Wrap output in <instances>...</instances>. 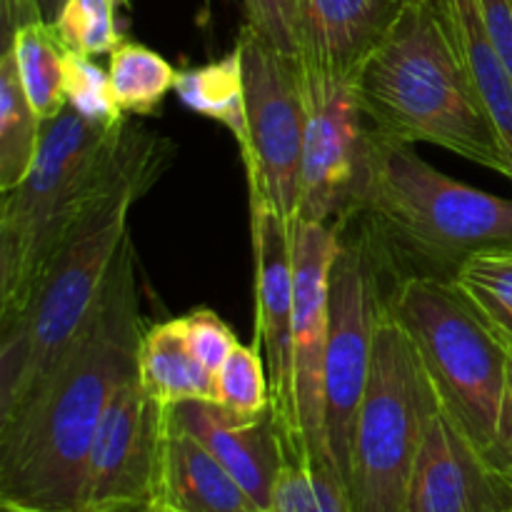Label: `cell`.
<instances>
[{"instance_id":"277c9868","label":"cell","mask_w":512,"mask_h":512,"mask_svg":"<svg viewBox=\"0 0 512 512\" xmlns=\"http://www.w3.org/2000/svg\"><path fill=\"white\" fill-rule=\"evenodd\" d=\"M165 165L138 170L95 205L48 260L23 308L0 323V418L38 388L98 308L130 238V210L153 188Z\"/></svg>"},{"instance_id":"5b68a950","label":"cell","mask_w":512,"mask_h":512,"mask_svg":"<svg viewBox=\"0 0 512 512\" xmlns=\"http://www.w3.org/2000/svg\"><path fill=\"white\" fill-rule=\"evenodd\" d=\"M353 213L368 215L390 248L453 273L473 255L512 248V200L440 173L373 128Z\"/></svg>"},{"instance_id":"ab89813d","label":"cell","mask_w":512,"mask_h":512,"mask_svg":"<svg viewBox=\"0 0 512 512\" xmlns=\"http://www.w3.org/2000/svg\"><path fill=\"white\" fill-rule=\"evenodd\" d=\"M205 3H208V0H205Z\"/></svg>"},{"instance_id":"d6a6232c","label":"cell","mask_w":512,"mask_h":512,"mask_svg":"<svg viewBox=\"0 0 512 512\" xmlns=\"http://www.w3.org/2000/svg\"><path fill=\"white\" fill-rule=\"evenodd\" d=\"M38 3V10H40V18L45 20V23L53 25L55 18H58L60 8H63L65 0H35Z\"/></svg>"},{"instance_id":"1f68e13d","label":"cell","mask_w":512,"mask_h":512,"mask_svg":"<svg viewBox=\"0 0 512 512\" xmlns=\"http://www.w3.org/2000/svg\"><path fill=\"white\" fill-rule=\"evenodd\" d=\"M498 450H500V465H503L512 455V345H508V368H505L503 403H500Z\"/></svg>"},{"instance_id":"836d02e7","label":"cell","mask_w":512,"mask_h":512,"mask_svg":"<svg viewBox=\"0 0 512 512\" xmlns=\"http://www.w3.org/2000/svg\"><path fill=\"white\" fill-rule=\"evenodd\" d=\"M115 512H153V505H135V508H120Z\"/></svg>"},{"instance_id":"603a6c76","label":"cell","mask_w":512,"mask_h":512,"mask_svg":"<svg viewBox=\"0 0 512 512\" xmlns=\"http://www.w3.org/2000/svg\"><path fill=\"white\" fill-rule=\"evenodd\" d=\"M108 75L115 105L125 115H153L178 80V70L158 50L133 40L110 53Z\"/></svg>"},{"instance_id":"7402d4cb","label":"cell","mask_w":512,"mask_h":512,"mask_svg":"<svg viewBox=\"0 0 512 512\" xmlns=\"http://www.w3.org/2000/svg\"><path fill=\"white\" fill-rule=\"evenodd\" d=\"M43 120L30 105L10 50H0V195L28 178L38 158Z\"/></svg>"},{"instance_id":"6da1fadb","label":"cell","mask_w":512,"mask_h":512,"mask_svg":"<svg viewBox=\"0 0 512 512\" xmlns=\"http://www.w3.org/2000/svg\"><path fill=\"white\" fill-rule=\"evenodd\" d=\"M145 328L128 238L78 338L38 388L0 418V508L80 512L95 430L113 390L135 375Z\"/></svg>"},{"instance_id":"52a82bcc","label":"cell","mask_w":512,"mask_h":512,"mask_svg":"<svg viewBox=\"0 0 512 512\" xmlns=\"http://www.w3.org/2000/svg\"><path fill=\"white\" fill-rule=\"evenodd\" d=\"M438 403L413 340L385 305L350 450L348 493L355 512H405L415 460Z\"/></svg>"},{"instance_id":"8d00e7d4","label":"cell","mask_w":512,"mask_h":512,"mask_svg":"<svg viewBox=\"0 0 512 512\" xmlns=\"http://www.w3.org/2000/svg\"><path fill=\"white\" fill-rule=\"evenodd\" d=\"M153 508H155V505H153ZM155 510H160V508H155ZM160 512H165V510H160Z\"/></svg>"},{"instance_id":"e0dca14e","label":"cell","mask_w":512,"mask_h":512,"mask_svg":"<svg viewBox=\"0 0 512 512\" xmlns=\"http://www.w3.org/2000/svg\"><path fill=\"white\" fill-rule=\"evenodd\" d=\"M408 0H303L298 58L353 78L403 13Z\"/></svg>"},{"instance_id":"8992f818","label":"cell","mask_w":512,"mask_h":512,"mask_svg":"<svg viewBox=\"0 0 512 512\" xmlns=\"http://www.w3.org/2000/svg\"><path fill=\"white\" fill-rule=\"evenodd\" d=\"M388 310L413 340L440 405L500 468L498 420L508 345L453 280L440 275L400 278Z\"/></svg>"},{"instance_id":"484cf974","label":"cell","mask_w":512,"mask_h":512,"mask_svg":"<svg viewBox=\"0 0 512 512\" xmlns=\"http://www.w3.org/2000/svg\"><path fill=\"white\" fill-rule=\"evenodd\" d=\"M213 400L245 420H258L273 413L268 363L258 345H235L223 368L215 373Z\"/></svg>"},{"instance_id":"7c38bea8","label":"cell","mask_w":512,"mask_h":512,"mask_svg":"<svg viewBox=\"0 0 512 512\" xmlns=\"http://www.w3.org/2000/svg\"><path fill=\"white\" fill-rule=\"evenodd\" d=\"M255 253V345L263 348L273 393V418L285 453H303L293 385L295 268L290 223L258 193H250Z\"/></svg>"},{"instance_id":"74e56055","label":"cell","mask_w":512,"mask_h":512,"mask_svg":"<svg viewBox=\"0 0 512 512\" xmlns=\"http://www.w3.org/2000/svg\"><path fill=\"white\" fill-rule=\"evenodd\" d=\"M153 512H160V510H155V508H153Z\"/></svg>"},{"instance_id":"9a60e30c","label":"cell","mask_w":512,"mask_h":512,"mask_svg":"<svg viewBox=\"0 0 512 512\" xmlns=\"http://www.w3.org/2000/svg\"><path fill=\"white\" fill-rule=\"evenodd\" d=\"M170 418L205 445L250 495L255 508L270 512L273 485L283 465V443L273 413L245 420L215 400H190L168 408Z\"/></svg>"},{"instance_id":"cb8c5ba5","label":"cell","mask_w":512,"mask_h":512,"mask_svg":"<svg viewBox=\"0 0 512 512\" xmlns=\"http://www.w3.org/2000/svg\"><path fill=\"white\" fill-rule=\"evenodd\" d=\"M273 485L270 512H355L348 485L328 463L285 453Z\"/></svg>"},{"instance_id":"83f0119b","label":"cell","mask_w":512,"mask_h":512,"mask_svg":"<svg viewBox=\"0 0 512 512\" xmlns=\"http://www.w3.org/2000/svg\"><path fill=\"white\" fill-rule=\"evenodd\" d=\"M63 93L68 108L83 115L85 120L103 128H118L125 123V113L115 105L110 90L108 70L100 68L93 58L68 50L65 53V78Z\"/></svg>"},{"instance_id":"7a4b0ae2","label":"cell","mask_w":512,"mask_h":512,"mask_svg":"<svg viewBox=\"0 0 512 512\" xmlns=\"http://www.w3.org/2000/svg\"><path fill=\"white\" fill-rule=\"evenodd\" d=\"M170 158L168 140L128 120L103 128L68 105L48 120L28 178L0 195V323L23 308L48 260L95 205L130 175Z\"/></svg>"},{"instance_id":"2e32d148","label":"cell","mask_w":512,"mask_h":512,"mask_svg":"<svg viewBox=\"0 0 512 512\" xmlns=\"http://www.w3.org/2000/svg\"><path fill=\"white\" fill-rule=\"evenodd\" d=\"M155 508L165 512H260L220 460L163 410Z\"/></svg>"},{"instance_id":"30bf717a","label":"cell","mask_w":512,"mask_h":512,"mask_svg":"<svg viewBox=\"0 0 512 512\" xmlns=\"http://www.w3.org/2000/svg\"><path fill=\"white\" fill-rule=\"evenodd\" d=\"M298 68L305 98V135L295 218L335 225V220L355 208L370 123L353 78L328 73L303 58H298Z\"/></svg>"},{"instance_id":"d590c367","label":"cell","mask_w":512,"mask_h":512,"mask_svg":"<svg viewBox=\"0 0 512 512\" xmlns=\"http://www.w3.org/2000/svg\"><path fill=\"white\" fill-rule=\"evenodd\" d=\"M0 512H15V510H10V508H0Z\"/></svg>"},{"instance_id":"44dd1931","label":"cell","mask_w":512,"mask_h":512,"mask_svg":"<svg viewBox=\"0 0 512 512\" xmlns=\"http://www.w3.org/2000/svg\"><path fill=\"white\" fill-rule=\"evenodd\" d=\"M3 50L13 53L20 85L40 120L48 123L58 118L68 105L63 93L68 48L60 43L53 25L43 20L23 25L8 43H3Z\"/></svg>"},{"instance_id":"3957f363","label":"cell","mask_w":512,"mask_h":512,"mask_svg":"<svg viewBox=\"0 0 512 512\" xmlns=\"http://www.w3.org/2000/svg\"><path fill=\"white\" fill-rule=\"evenodd\" d=\"M355 88L375 133L408 145H438L512 180L508 153L435 0L405 3L355 75Z\"/></svg>"},{"instance_id":"9c48e42d","label":"cell","mask_w":512,"mask_h":512,"mask_svg":"<svg viewBox=\"0 0 512 512\" xmlns=\"http://www.w3.org/2000/svg\"><path fill=\"white\" fill-rule=\"evenodd\" d=\"M388 298H380L368 250L343 245L330 275V323L323 373V435L328 460L348 485L353 430L370 380L375 330Z\"/></svg>"},{"instance_id":"d4e9b609","label":"cell","mask_w":512,"mask_h":512,"mask_svg":"<svg viewBox=\"0 0 512 512\" xmlns=\"http://www.w3.org/2000/svg\"><path fill=\"white\" fill-rule=\"evenodd\" d=\"M450 280L505 345H512V248L463 260Z\"/></svg>"},{"instance_id":"ba28073f","label":"cell","mask_w":512,"mask_h":512,"mask_svg":"<svg viewBox=\"0 0 512 512\" xmlns=\"http://www.w3.org/2000/svg\"><path fill=\"white\" fill-rule=\"evenodd\" d=\"M235 45L243 55L248 140L240 148L250 193H258L293 223L303 165L305 98L298 58L280 53L250 25Z\"/></svg>"},{"instance_id":"e575fe53","label":"cell","mask_w":512,"mask_h":512,"mask_svg":"<svg viewBox=\"0 0 512 512\" xmlns=\"http://www.w3.org/2000/svg\"><path fill=\"white\" fill-rule=\"evenodd\" d=\"M500 470H503L505 478H508V480H510V485H512V455H510L508 460H505L503 465H500Z\"/></svg>"},{"instance_id":"4fadbf2b","label":"cell","mask_w":512,"mask_h":512,"mask_svg":"<svg viewBox=\"0 0 512 512\" xmlns=\"http://www.w3.org/2000/svg\"><path fill=\"white\" fill-rule=\"evenodd\" d=\"M160 435L163 408L130 375L113 390L95 430L80 512L153 505Z\"/></svg>"},{"instance_id":"d6986e66","label":"cell","mask_w":512,"mask_h":512,"mask_svg":"<svg viewBox=\"0 0 512 512\" xmlns=\"http://www.w3.org/2000/svg\"><path fill=\"white\" fill-rule=\"evenodd\" d=\"M135 375L148 398L163 410L190 400H213V375L193 358L178 318L145 328Z\"/></svg>"},{"instance_id":"f1b7e54d","label":"cell","mask_w":512,"mask_h":512,"mask_svg":"<svg viewBox=\"0 0 512 512\" xmlns=\"http://www.w3.org/2000/svg\"><path fill=\"white\" fill-rule=\"evenodd\" d=\"M245 25L280 53L298 58L303 50V0H243Z\"/></svg>"},{"instance_id":"5bb4252c","label":"cell","mask_w":512,"mask_h":512,"mask_svg":"<svg viewBox=\"0 0 512 512\" xmlns=\"http://www.w3.org/2000/svg\"><path fill=\"white\" fill-rule=\"evenodd\" d=\"M510 508V480L438 403L415 460L405 512H505Z\"/></svg>"},{"instance_id":"ffe728a7","label":"cell","mask_w":512,"mask_h":512,"mask_svg":"<svg viewBox=\"0 0 512 512\" xmlns=\"http://www.w3.org/2000/svg\"><path fill=\"white\" fill-rule=\"evenodd\" d=\"M173 93L188 110L223 125L235 138L238 148H243L248 140V105H245L243 55L238 45L223 58L178 70Z\"/></svg>"},{"instance_id":"4316f807","label":"cell","mask_w":512,"mask_h":512,"mask_svg":"<svg viewBox=\"0 0 512 512\" xmlns=\"http://www.w3.org/2000/svg\"><path fill=\"white\" fill-rule=\"evenodd\" d=\"M128 0H65L53 28L60 43L80 55H110L123 33L118 25V5Z\"/></svg>"},{"instance_id":"ac0fdd59","label":"cell","mask_w":512,"mask_h":512,"mask_svg":"<svg viewBox=\"0 0 512 512\" xmlns=\"http://www.w3.org/2000/svg\"><path fill=\"white\" fill-rule=\"evenodd\" d=\"M435 5L512 165V73L495 40L490 38L480 3L435 0Z\"/></svg>"},{"instance_id":"f35d334b","label":"cell","mask_w":512,"mask_h":512,"mask_svg":"<svg viewBox=\"0 0 512 512\" xmlns=\"http://www.w3.org/2000/svg\"><path fill=\"white\" fill-rule=\"evenodd\" d=\"M505 512H512V508H510V510H505Z\"/></svg>"},{"instance_id":"8fae6325","label":"cell","mask_w":512,"mask_h":512,"mask_svg":"<svg viewBox=\"0 0 512 512\" xmlns=\"http://www.w3.org/2000/svg\"><path fill=\"white\" fill-rule=\"evenodd\" d=\"M290 235L295 268L293 385L298 435L310 460L330 465L323 435V373L330 323V275L343 253V243L335 225L300 218L290 223Z\"/></svg>"},{"instance_id":"4dcf8cb0","label":"cell","mask_w":512,"mask_h":512,"mask_svg":"<svg viewBox=\"0 0 512 512\" xmlns=\"http://www.w3.org/2000/svg\"><path fill=\"white\" fill-rule=\"evenodd\" d=\"M490 38L498 45L505 65L512 73V0H478Z\"/></svg>"},{"instance_id":"f546056e","label":"cell","mask_w":512,"mask_h":512,"mask_svg":"<svg viewBox=\"0 0 512 512\" xmlns=\"http://www.w3.org/2000/svg\"><path fill=\"white\" fill-rule=\"evenodd\" d=\"M178 320L193 358L215 378V373L223 368V363L238 345L233 328L210 308H195L180 315Z\"/></svg>"}]
</instances>
